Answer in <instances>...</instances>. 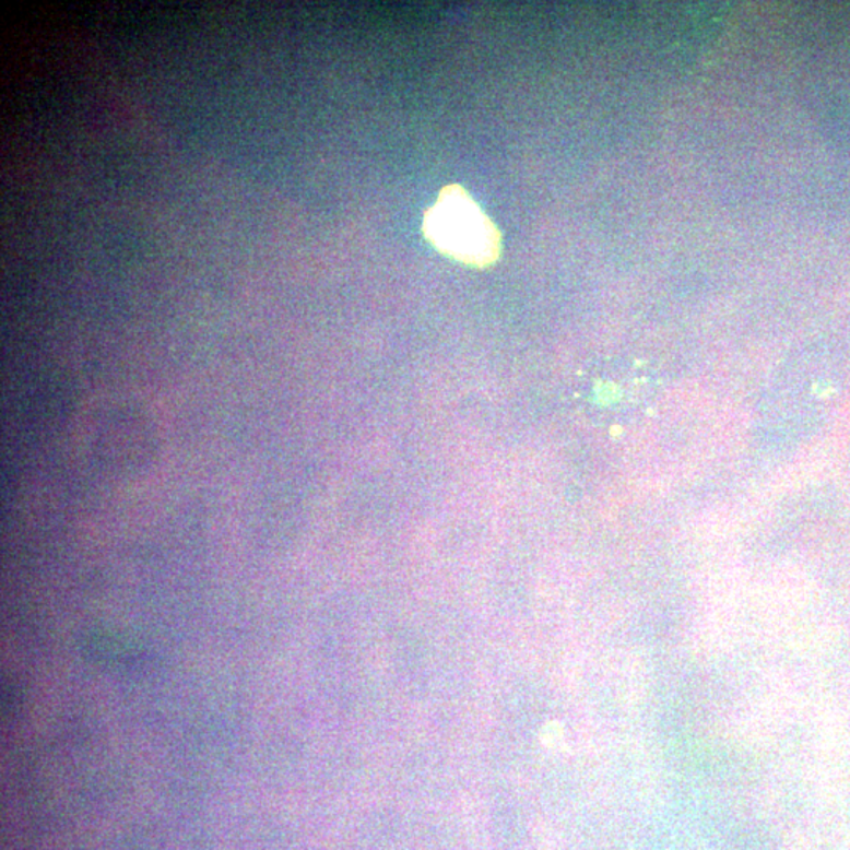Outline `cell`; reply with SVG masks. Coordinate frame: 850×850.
<instances>
[{
    "label": "cell",
    "mask_w": 850,
    "mask_h": 850,
    "mask_svg": "<svg viewBox=\"0 0 850 850\" xmlns=\"http://www.w3.org/2000/svg\"><path fill=\"white\" fill-rule=\"evenodd\" d=\"M423 234L439 253L463 265L487 268L501 256L498 227L460 185L439 191L424 214Z\"/></svg>",
    "instance_id": "1"
}]
</instances>
